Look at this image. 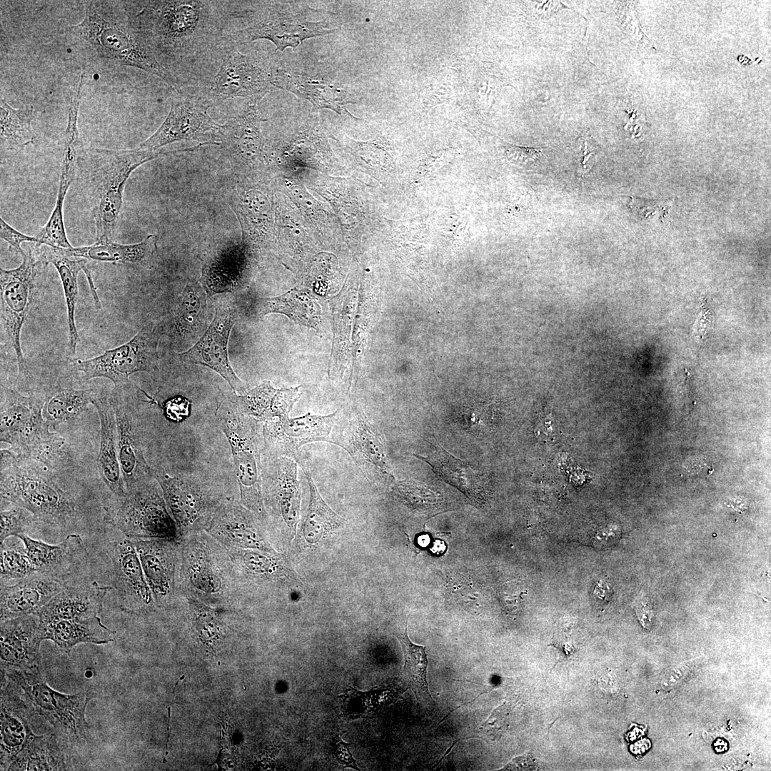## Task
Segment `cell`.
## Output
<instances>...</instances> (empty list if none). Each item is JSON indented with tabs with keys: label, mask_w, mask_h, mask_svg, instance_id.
I'll list each match as a JSON object with an SVG mask.
<instances>
[{
	"label": "cell",
	"mask_w": 771,
	"mask_h": 771,
	"mask_svg": "<svg viewBox=\"0 0 771 771\" xmlns=\"http://www.w3.org/2000/svg\"><path fill=\"white\" fill-rule=\"evenodd\" d=\"M111 150L84 148L79 151L75 178L92 208L96 241L112 240L123 203L126 183L141 165L161 155L193 151Z\"/></svg>",
	"instance_id": "cell-1"
},
{
	"label": "cell",
	"mask_w": 771,
	"mask_h": 771,
	"mask_svg": "<svg viewBox=\"0 0 771 771\" xmlns=\"http://www.w3.org/2000/svg\"><path fill=\"white\" fill-rule=\"evenodd\" d=\"M52 469L1 449V499L27 509L37 522L71 528L81 518V508L72 494L61 488Z\"/></svg>",
	"instance_id": "cell-2"
},
{
	"label": "cell",
	"mask_w": 771,
	"mask_h": 771,
	"mask_svg": "<svg viewBox=\"0 0 771 771\" xmlns=\"http://www.w3.org/2000/svg\"><path fill=\"white\" fill-rule=\"evenodd\" d=\"M135 18L155 53L174 59L202 51L221 30L214 1H145Z\"/></svg>",
	"instance_id": "cell-3"
},
{
	"label": "cell",
	"mask_w": 771,
	"mask_h": 771,
	"mask_svg": "<svg viewBox=\"0 0 771 771\" xmlns=\"http://www.w3.org/2000/svg\"><path fill=\"white\" fill-rule=\"evenodd\" d=\"M181 594L211 608L238 610L248 588L228 549L206 530L181 539Z\"/></svg>",
	"instance_id": "cell-4"
},
{
	"label": "cell",
	"mask_w": 771,
	"mask_h": 771,
	"mask_svg": "<svg viewBox=\"0 0 771 771\" xmlns=\"http://www.w3.org/2000/svg\"><path fill=\"white\" fill-rule=\"evenodd\" d=\"M69 29L87 42L101 59L142 69L171 86L174 85V78L157 60L135 16L124 21L106 19L92 1H86L84 19Z\"/></svg>",
	"instance_id": "cell-5"
},
{
	"label": "cell",
	"mask_w": 771,
	"mask_h": 771,
	"mask_svg": "<svg viewBox=\"0 0 771 771\" xmlns=\"http://www.w3.org/2000/svg\"><path fill=\"white\" fill-rule=\"evenodd\" d=\"M215 418L231 448L239 487L238 500L266 526L267 516L261 486L263 422L241 411L235 393L218 400Z\"/></svg>",
	"instance_id": "cell-6"
},
{
	"label": "cell",
	"mask_w": 771,
	"mask_h": 771,
	"mask_svg": "<svg viewBox=\"0 0 771 771\" xmlns=\"http://www.w3.org/2000/svg\"><path fill=\"white\" fill-rule=\"evenodd\" d=\"M44 403V398L1 388L0 439L17 456L54 468L66 456V445L50 431L42 414Z\"/></svg>",
	"instance_id": "cell-7"
},
{
	"label": "cell",
	"mask_w": 771,
	"mask_h": 771,
	"mask_svg": "<svg viewBox=\"0 0 771 771\" xmlns=\"http://www.w3.org/2000/svg\"><path fill=\"white\" fill-rule=\"evenodd\" d=\"M35 243L24 249L22 262L16 268H0V322L5 345L16 356L19 376L26 371V361L21 345L22 327L31 308L34 297L45 283L48 264Z\"/></svg>",
	"instance_id": "cell-8"
},
{
	"label": "cell",
	"mask_w": 771,
	"mask_h": 771,
	"mask_svg": "<svg viewBox=\"0 0 771 771\" xmlns=\"http://www.w3.org/2000/svg\"><path fill=\"white\" fill-rule=\"evenodd\" d=\"M181 539L206 530L219 506L229 498V490L211 475L198 473L173 476L163 468H152Z\"/></svg>",
	"instance_id": "cell-9"
},
{
	"label": "cell",
	"mask_w": 771,
	"mask_h": 771,
	"mask_svg": "<svg viewBox=\"0 0 771 771\" xmlns=\"http://www.w3.org/2000/svg\"><path fill=\"white\" fill-rule=\"evenodd\" d=\"M1 673L21 689L35 715L51 724L60 742L76 744L84 739L89 728L85 712L91 692L61 693L47 684L41 670Z\"/></svg>",
	"instance_id": "cell-10"
},
{
	"label": "cell",
	"mask_w": 771,
	"mask_h": 771,
	"mask_svg": "<svg viewBox=\"0 0 771 771\" xmlns=\"http://www.w3.org/2000/svg\"><path fill=\"white\" fill-rule=\"evenodd\" d=\"M107 521L130 538L181 539L162 490L154 479L114 498Z\"/></svg>",
	"instance_id": "cell-11"
},
{
	"label": "cell",
	"mask_w": 771,
	"mask_h": 771,
	"mask_svg": "<svg viewBox=\"0 0 771 771\" xmlns=\"http://www.w3.org/2000/svg\"><path fill=\"white\" fill-rule=\"evenodd\" d=\"M161 335L158 326H144L130 341L88 359L71 358L70 365L87 381L96 378L109 379L114 386L130 383L138 372L153 374L158 370V344Z\"/></svg>",
	"instance_id": "cell-12"
},
{
	"label": "cell",
	"mask_w": 771,
	"mask_h": 771,
	"mask_svg": "<svg viewBox=\"0 0 771 771\" xmlns=\"http://www.w3.org/2000/svg\"><path fill=\"white\" fill-rule=\"evenodd\" d=\"M209 105L201 96L173 89L170 111L158 128L139 144L141 150L156 151L180 141H198L216 144L221 124L208 114Z\"/></svg>",
	"instance_id": "cell-13"
},
{
	"label": "cell",
	"mask_w": 771,
	"mask_h": 771,
	"mask_svg": "<svg viewBox=\"0 0 771 771\" xmlns=\"http://www.w3.org/2000/svg\"><path fill=\"white\" fill-rule=\"evenodd\" d=\"M130 383L114 386L109 397L116 423L119 460L127 490L154 479L144 455V429Z\"/></svg>",
	"instance_id": "cell-14"
},
{
	"label": "cell",
	"mask_w": 771,
	"mask_h": 771,
	"mask_svg": "<svg viewBox=\"0 0 771 771\" xmlns=\"http://www.w3.org/2000/svg\"><path fill=\"white\" fill-rule=\"evenodd\" d=\"M348 452L353 461L368 475L394 479L381 435L359 408L338 414L331 442Z\"/></svg>",
	"instance_id": "cell-15"
},
{
	"label": "cell",
	"mask_w": 771,
	"mask_h": 771,
	"mask_svg": "<svg viewBox=\"0 0 771 771\" xmlns=\"http://www.w3.org/2000/svg\"><path fill=\"white\" fill-rule=\"evenodd\" d=\"M112 588L119 608L136 616L161 612L147 583L139 556L130 538L121 533L109 548Z\"/></svg>",
	"instance_id": "cell-16"
},
{
	"label": "cell",
	"mask_w": 771,
	"mask_h": 771,
	"mask_svg": "<svg viewBox=\"0 0 771 771\" xmlns=\"http://www.w3.org/2000/svg\"><path fill=\"white\" fill-rule=\"evenodd\" d=\"M237 310L229 297H222L215 308L214 317L203 336L191 348L178 354L185 363L206 366L218 373L234 393L242 395L247 386L236 374L228 358V343L236 323Z\"/></svg>",
	"instance_id": "cell-17"
},
{
	"label": "cell",
	"mask_w": 771,
	"mask_h": 771,
	"mask_svg": "<svg viewBox=\"0 0 771 771\" xmlns=\"http://www.w3.org/2000/svg\"><path fill=\"white\" fill-rule=\"evenodd\" d=\"M131 539L156 603L165 612L181 595V539Z\"/></svg>",
	"instance_id": "cell-18"
},
{
	"label": "cell",
	"mask_w": 771,
	"mask_h": 771,
	"mask_svg": "<svg viewBox=\"0 0 771 771\" xmlns=\"http://www.w3.org/2000/svg\"><path fill=\"white\" fill-rule=\"evenodd\" d=\"M261 464L262 494L267 524L273 518L293 528L298 519L300 505L297 463L293 458L276 455L264 447Z\"/></svg>",
	"instance_id": "cell-19"
},
{
	"label": "cell",
	"mask_w": 771,
	"mask_h": 771,
	"mask_svg": "<svg viewBox=\"0 0 771 771\" xmlns=\"http://www.w3.org/2000/svg\"><path fill=\"white\" fill-rule=\"evenodd\" d=\"M335 29L326 27L324 21H308L300 14H294L283 5L270 4L258 14L252 17L248 24L236 32L240 41L251 42L268 39L276 50L296 48L304 40L330 34Z\"/></svg>",
	"instance_id": "cell-20"
},
{
	"label": "cell",
	"mask_w": 771,
	"mask_h": 771,
	"mask_svg": "<svg viewBox=\"0 0 771 771\" xmlns=\"http://www.w3.org/2000/svg\"><path fill=\"white\" fill-rule=\"evenodd\" d=\"M272 86L271 72L263 69L236 49H231L223 56L206 96L202 98L209 106L233 98L256 102L268 93Z\"/></svg>",
	"instance_id": "cell-21"
},
{
	"label": "cell",
	"mask_w": 771,
	"mask_h": 771,
	"mask_svg": "<svg viewBox=\"0 0 771 771\" xmlns=\"http://www.w3.org/2000/svg\"><path fill=\"white\" fill-rule=\"evenodd\" d=\"M337 414L338 410L327 415L308 413L294 418L286 416L266 420L263 423L264 447L276 455L296 459L302 445L331 442Z\"/></svg>",
	"instance_id": "cell-22"
},
{
	"label": "cell",
	"mask_w": 771,
	"mask_h": 771,
	"mask_svg": "<svg viewBox=\"0 0 771 771\" xmlns=\"http://www.w3.org/2000/svg\"><path fill=\"white\" fill-rule=\"evenodd\" d=\"M265 526L235 497L223 502L206 531L228 550H274L264 535Z\"/></svg>",
	"instance_id": "cell-23"
},
{
	"label": "cell",
	"mask_w": 771,
	"mask_h": 771,
	"mask_svg": "<svg viewBox=\"0 0 771 771\" xmlns=\"http://www.w3.org/2000/svg\"><path fill=\"white\" fill-rule=\"evenodd\" d=\"M1 770H8L18 754L35 735L31 720L35 715L21 689L1 674Z\"/></svg>",
	"instance_id": "cell-24"
},
{
	"label": "cell",
	"mask_w": 771,
	"mask_h": 771,
	"mask_svg": "<svg viewBox=\"0 0 771 771\" xmlns=\"http://www.w3.org/2000/svg\"><path fill=\"white\" fill-rule=\"evenodd\" d=\"M1 672L41 670L44 640L36 614L1 623Z\"/></svg>",
	"instance_id": "cell-25"
},
{
	"label": "cell",
	"mask_w": 771,
	"mask_h": 771,
	"mask_svg": "<svg viewBox=\"0 0 771 771\" xmlns=\"http://www.w3.org/2000/svg\"><path fill=\"white\" fill-rule=\"evenodd\" d=\"M261 121L256 102L248 101L237 114L220 126L216 142L226 152L233 168L239 170L260 158Z\"/></svg>",
	"instance_id": "cell-26"
},
{
	"label": "cell",
	"mask_w": 771,
	"mask_h": 771,
	"mask_svg": "<svg viewBox=\"0 0 771 771\" xmlns=\"http://www.w3.org/2000/svg\"><path fill=\"white\" fill-rule=\"evenodd\" d=\"M19 538L38 572L71 583L86 565L87 551L81 537L69 534L58 545L34 540L26 534Z\"/></svg>",
	"instance_id": "cell-27"
},
{
	"label": "cell",
	"mask_w": 771,
	"mask_h": 771,
	"mask_svg": "<svg viewBox=\"0 0 771 771\" xmlns=\"http://www.w3.org/2000/svg\"><path fill=\"white\" fill-rule=\"evenodd\" d=\"M69 583L40 572L12 585L1 583V623L36 614Z\"/></svg>",
	"instance_id": "cell-28"
},
{
	"label": "cell",
	"mask_w": 771,
	"mask_h": 771,
	"mask_svg": "<svg viewBox=\"0 0 771 771\" xmlns=\"http://www.w3.org/2000/svg\"><path fill=\"white\" fill-rule=\"evenodd\" d=\"M41 251L49 263H52L56 268L62 283L69 330L66 353L71 359L75 356L77 345L80 341L75 323V310L79 299L78 275L81 271H83L86 276L94 306L97 309L101 308V301L87 259L71 256L66 248L46 246Z\"/></svg>",
	"instance_id": "cell-29"
},
{
	"label": "cell",
	"mask_w": 771,
	"mask_h": 771,
	"mask_svg": "<svg viewBox=\"0 0 771 771\" xmlns=\"http://www.w3.org/2000/svg\"><path fill=\"white\" fill-rule=\"evenodd\" d=\"M109 587L96 582L70 583L36 615L39 623L96 616L101 611Z\"/></svg>",
	"instance_id": "cell-30"
},
{
	"label": "cell",
	"mask_w": 771,
	"mask_h": 771,
	"mask_svg": "<svg viewBox=\"0 0 771 771\" xmlns=\"http://www.w3.org/2000/svg\"><path fill=\"white\" fill-rule=\"evenodd\" d=\"M271 78L273 86L292 92L318 109H331L341 116L354 118L346 109V105L354 104V98L341 87L281 69L271 71Z\"/></svg>",
	"instance_id": "cell-31"
},
{
	"label": "cell",
	"mask_w": 771,
	"mask_h": 771,
	"mask_svg": "<svg viewBox=\"0 0 771 771\" xmlns=\"http://www.w3.org/2000/svg\"><path fill=\"white\" fill-rule=\"evenodd\" d=\"M92 404L96 408L101 425L98 470L114 497L121 498L126 495L127 490L119 460L115 413L109 398L97 395Z\"/></svg>",
	"instance_id": "cell-32"
},
{
	"label": "cell",
	"mask_w": 771,
	"mask_h": 771,
	"mask_svg": "<svg viewBox=\"0 0 771 771\" xmlns=\"http://www.w3.org/2000/svg\"><path fill=\"white\" fill-rule=\"evenodd\" d=\"M157 236L149 234L142 241L133 244H121L113 240L96 241L87 246L66 248L67 253L88 261L109 262L152 268L157 261Z\"/></svg>",
	"instance_id": "cell-33"
},
{
	"label": "cell",
	"mask_w": 771,
	"mask_h": 771,
	"mask_svg": "<svg viewBox=\"0 0 771 771\" xmlns=\"http://www.w3.org/2000/svg\"><path fill=\"white\" fill-rule=\"evenodd\" d=\"M43 639L49 640L61 650L69 652L76 645L113 642L116 633L103 624L96 615L39 623Z\"/></svg>",
	"instance_id": "cell-34"
},
{
	"label": "cell",
	"mask_w": 771,
	"mask_h": 771,
	"mask_svg": "<svg viewBox=\"0 0 771 771\" xmlns=\"http://www.w3.org/2000/svg\"><path fill=\"white\" fill-rule=\"evenodd\" d=\"M299 388L277 389L270 381H264L242 395L236 394V399L242 413L264 422L289 416L301 395Z\"/></svg>",
	"instance_id": "cell-35"
},
{
	"label": "cell",
	"mask_w": 771,
	"mask_h": 771,
	"mask_svg": "<svg viewBox=\"0 0 771 771\" xmlns=\"http://www.w3.org/2000/svg\"><path fill=\"white\" fill-rule=\"evenodd\" d=\"M435 450L427 455H414L426 462L439 477L456 487L469 498L479 502L484 492L481 475L469 463L455 457L441 446L430 443Z\"/></svg>",
	"instance_id": "cell-36"
},
{
	"label": "cell",
	"mask_w": 771,
	"mask_h": 771,
	"mask_svg": "<svg viewBox=\"0 0 771 771\" xmlns=\"http://www.w3.org/2000/svg\"><path fill=\"white\" fill-rule=\"evenodd\" d=\"M71 762L54 734L34 735L18 754L8 770H69Z\"/></svg>",
	"instance_id": "cell-37"
},
{
	"label": "cell",
	"mask_w": 771,
	"mask_h": 771,
	"mask_svg": "<svg viewBox=\"0 0 771 771\" xmlns=\"http://www.w3.org/2000/svg\"><path fill=\"white\" fill-rule=\"evenodd\" d=\"M253 310L258 316L283 314L298 324L311 328L318 326L321 319V307L315 297L296 288L277 297L258 298Z\"/></svg>",
	"instance_id": "cell-38"
},
{
	"label": "cell",
	"mask_w": 771,
	"mask_h": 771,
	"mask_svg": "<svg viewBox=\"0 0 771 771\" xmlns=\"http://www.w3.org/2000/svg\"><path fill=\"white\" fill-rule=\"evenodd\" d=\"M175 328L183 338L194 340L204 331L207 323L206 297L203 286L188 283L174 311Z\"/></svg>",
	"instance_id": "cell-39"
},
{
	"label": "cell",
	"mask_w": 771,
	"mask_h": 771,
	"mask_svg": "<svg viewBox=\"0 0 771 771\" xmlns=\"http://www.w3.org/2000/svg\"><path fill=\"white\" fill-rule=\"evenodd\" d=\"M97 395L93 389L56 388L44 398L43 417L49 427L71 423Z\"/></svg>",
	"instance_id": "cell-40"
},
{
	"label": "cell",
	"mask_w": 771,
	"mask_h": 771,
	"mask_svg": "<svg viewBox=\"0 0 771 771\" xmlns=\"http://www.w3.org/2000/svg\"><path fill=\"white\" fill-rule=\"evenodd\" d=\"M396 638L400 642L404 657L402 677L414 693L418 702L428 706L435 704L427 682V666L428 663L425 647L413 643L408 638L407 625L402 633Z\"/></svg>",
	"instance_id": "cell-41"
},
{
	"label": "cell",
	"mask_w": 771,
	"mask_h": 771,
	"mask_svg": "<svg viewBox=\"0 0 771 771\" xmlns=\"http://www.w3.org/2000/svg\"><path fill=\"white\" fill-rule=\"evenodd\" d=\"M34 108L14 109L4 99L0 101L1 149L20 151L33 143L36 136L31 128Z\"/></svg>",
	"instance_id": "cell-42"
},
{
	"label": "cell",
	"mask_w": 771,
	"mask_h": 771,
	"mask_svg": "<svg viewBox=\"0 0 771 771\" xmlns=\"http://www.w3.org/2000/svg\"><path fill=\"white\" fill-rule=\"evenodd\" d=\"M310 489V501L303 523V533L310 543L321 541L330 533L343 525L345 520L323 500L307 469H304Z\"/></svg>",
	"instance_id": "cell-43"
},
{
	"label": "cell",
	"mask_w": 771,
	"mask_h": 771,
	"mask_svg": "<svg viewBox=\"0 0 771 771\" xmlns=\"http://www.w3.org/2000/svg\"><path fill=\"white\" fill-rule=\"evenodd\" d=\"M36 572L25 548L1 545V583L17 581Z\"/></svg>",
	"instance_id": "cell-44"
},
{
	"label": "cell",
	"mask_w": 771,
	"mask_h": 771,
	"mask_svg": "<svg viewBox=\"0 0 771 771\" xmlns=\"http://www.w3.org/2000/svg\"><path fill=\"white\" fill-rule=\"evenodd\" d=\"M0 541L2 545L10 536L26 534L37 520L27 509L1 499Z\"/></svg>",
	"instance_id": "cell-45"
},
{
	"label": "cell",
	"mask_w": 771,
	"mask_h": 771,
	"mask_svg": "<svg viewBox=\"0 0 771 771\" xmlns=\"http://www.w3.org/2000/svg\"><path fill=\"white\" fill-rule=\"evenodd\" d=\"M0 236L1 239L8 243L10 251L21 256L24 253V249L21 246L22 243H39L36 236H29L18 231L9 225L2 218H0Z\"/></svg>",
	"instance_id": "cell-46"
},
{
	"label": "cell",
	"mask_w": 771,
	"mask_h": 771,
	"mask_svg": "<svg viewBox=\"0 0 771 771\" xmlns=\"http://www.w3.org/2000/svg\"><path fill=\"white\" fill-rule=\"evenodd\" d=\"M626 203L632 211L644 217L655 213H658L660 216H664L667 213L670 203L666 201H645L633 197H628Z\"/></svg>",
	"instance_id": "cell-47"
},
{
	"label": "cell",
	"mask_w": 771,
	"mask_h": 771,
	"mask_svg": "<svg viewBox=\"0 0 771 771\" xmlns=\"http://www.w3.org/2000/svg\"><path fill=\"white\" fill-rule=\"evenodd\" d=\"M506 156L510 162L524 166L538 160L542 156V151L535 148L509 145L506 148Z\"/></svg>",
	"instance_id": "cell-48"
},
{
	"label": "cell",
	"mask_w": 771,
	"mask_h": 771,
	"mask_svg": "<svg viewBox=\"0 0 771 771\" xmlns=\"http://www.w3.org/2000/svg\"><path fill=\"white\" fill-rule=\"evenodd\" d=\"M190 403L182 397H176L168 400L163 406L164 415L170 420L180 422L187 418L189 413Z\"/></svg>",
	"instance_id": "cell-49"
},
{
	"label": "cell",
	"mask_w": 771,
	"mask_h": 771,
	"mask_svg": "<svg viewBox=\"0 0 771 771\" xmlns=\"http://www.w3.org/2000/svg\"><path fill=\"white\" fill-rule=\"evenodd\" d=\"M349 745L348 743L345 742L338 736H336L333 740V748L336 757L338 762L344 767H351L356 770H359L356 760L349 751Z\"/></svg>",
	"instance_id": "cell-50"
},
{
	"label": "cell",
	"mask_w": 771,
	"mask_h": 771,
	"mask_svg": "<svg viewBox=\"0 0 771 771\" xmlns=\"http://www.w3.org/2000/svg\"><path fill=\"white\" fill-rule=\"evenodd\" d=\"M635 610L642 625L646 629H650L652 626L654 611L649 599L640 598L635 603Z\"/></svg>",
	"instance_id": "cell-51"
},
{
	"label": "cell",
	"mask_w": 771,
	"mask_h": 771,
	"mask_svg": "<svg viewBox=\"0 0 771 771\" xmlns=\"http://www.w3.org/2000/svg\"><path fill=\"white\" fill-rule=\"evenodd\" d=\"M533 760L528 754L513 758L504 767L503 770H532L535 768Z\"/></svg>",
	"instance_id": "cell-52"
}]
</instances>
